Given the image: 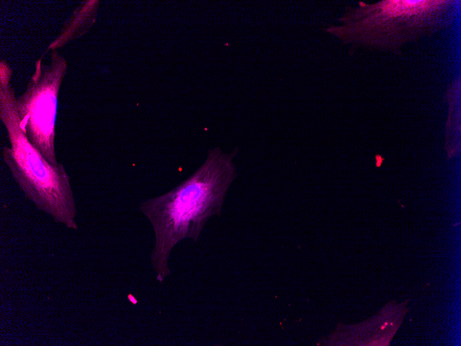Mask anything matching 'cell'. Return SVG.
Wrapping results in <instances>:
<instances>
[{"label":"cell","mask_w":461,"mask_h":346,"mask_svg":"<svg viewBox=\"0 0 461 346\" xmlns=\"http://www.w3.org/2000/svg\"><path fill=\"white\" fill-rule=\"evenodd\" d=\"M237 148L225 153L210 149L204 163L166 193L143 202L140 209L155 235L151 262L157 280L170 276L168 260L173 247L184 238L195 242L208 219L220 215L226 192L237 173L233 158Z\"/></svg>","instance_id":"obj_1"},{"label":"cell","mask_w":461,"mask_h":346,"mask_svg":"<svg viewBox=\"0 0 461 346\" xmlns=\"http://www.w3.org/2000/svg\"><path fill=\"white\" fill-rule=\"evenodd\" d=\"M454 1L383 0L375 3L359 1L347 6L338 20L325 31L344 44L391 50L395 54L406 42L415 41L447 28L454 17Z\"/></svg>","instance_id":"obj_2"},{"label":"cell","mask_w":461,"mask_h":346,"mask_svg":"<svg viewBox=\"0 0 461 346\" xmlns=\"http://www.w3.org/2000/svg\"><path fill=\"white\" fill-rule=\"evenodd\" d=\"M17 97L9 84H0V119L10 146L3 160L24 195L40 210L69 229H77V209L70 177L62 164H51L20 126Z\"/></svg>","instance_id":"obj_3"},{"label":"cell","mask_w":461,"mask_h":346,"mask_svg":"<svg viewBox=\"0 0 461 346\" xmlns=\"http://www.w3.org/2000/svg\"><path fill=\"white\" fill-rule=\"evenodd\" d=\"M67 62L56 50L50 62L42 59L35 64L25 92L17 97L20 126L42 155L52 165L58 166L55 154V124L60 87L67 71Z\"/></svg>","instance_id":"obj_4"},{"label":"cell","mask_w":461,"mask_h":346,"mask_svg":"<svg viewBox=\"0 0 461 346\" xmlns=\"http://www.w3.org/2000/svg\"><path fill=\"white\" fill-rule=\"evenodd\" d=\"M98 5V1H88L78 7L64 26L60 36L50 45L48 49L61 47L69 40L85 33L95 22Z\"/></svg>","instance_id":"obj_5"},{"label":"cell","mask_w":461,"mask_h":346,"mask_svg":"<svg viewBox=\"0 0 461 346\" xmlns=\"http://www.w3.org/2000/svg\"><path fill=\"white\" fill-rule=\"evenodd\" d=\"M12 69L6 61L1 60L0 64V84H10Z\"/></svg>","instance_id":"obj_6"},{"label":"cell","mask_w":461,"mask_h":346,"mask_svg":"<svg viewBox=\"0 0 461 346\" xmlns=\"http://www.w3.org/2000/svg\"><path fill=\"white\" fill-rule=\"evenodd\" d=\"M388 325V322H385L384 325L381 327V329H384L385 327Z\"/></svg>","instance_id":"obj_7"}]
</instances>
